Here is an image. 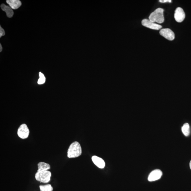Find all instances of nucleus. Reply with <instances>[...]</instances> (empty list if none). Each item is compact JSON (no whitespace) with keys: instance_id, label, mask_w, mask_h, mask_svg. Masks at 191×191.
I'll return each instance as SVG.
<instances>
[{"instance_id":"423d86ee","label":"nucleus","mask_w":191,"mask_h":191,"mask_svg":"<svg viewBox=\"0 0 191 191\" xmlns=\"http://www.w3.org/2000/svg\"><path fill=\"white\" fill-rule=\"evenodd\" d=\"M160 34L169 40H173L175 38L174 32L169 28L161 29L160 31Z\"/></svg>"},{"instance_id":"39448f33","label":"nucleus","mask_w":191,"mask_h":191,"mask_svg":"<svg viewBox=\"0 0 191 191\" xmlns=\"http://www.w3.org/2000/svg\"><path fill=\"white\" fill-rule=\"evenodd\" d=\"M142 24L144 26L154 30H158L162 27L161 25L152 22L148 19H144L142 20Z\"/></svg>"},{"instance_id":"6ab92c4d","label":"nucleus","mask_w":191,"mask_h":191,"mask_svg":"<svg viewBox=\"0 0 191 191\" xmlns=\"http://www.w3.org/2000/svg\"><path fill=\"white\" fill-rule=\"evenodd\" d=\"M190 169L191 170V160L190 161Z\"/></svg>"},{"instance_id":"f257e3e1","label":"nucleus","mask_w":191,"mask_h":191,"mask_svg":"<svg viewBox=\"0 0 191 191\" xmlns=\"http://www.w3.org/2000/svg\"><path fill=\"white\" fill-rule=\"evenodd\" d=\"M82 153L81 146L78 142H75L72 143L68 149L67 157L69 158L80 156Z\"/></svg>"},{"instance_id":"dca6fc26","label":"nucleus","mask_w":191,"mask_h":191,"mask_svg":"<svg viewBox=\"0 0 191 191\" xmlns=\"http://www.w3.org/2000/svg\"><path fill=\"white\" fill-rule=\"evenodd\" d=\"M5 35V32L4 30L1 26H0V38H1L2 36H4Z\"/></svg>"},{"instance_id":"20e7f679","label":"nucleus","mask_w":191,"mask_h":191,"mask_svg":"<svg viewBox=\"0 0 191 191\" xmlns=\"http://www.w3.org/2000/svg\"><path fill=\"white\" fill-rule=\"evenodd\" d=\"M17 134L19 137L21 139H25L28 137L30 131L26 124L21 125L17 130Z\"/></svg>"},{"instance_id":"4468645a","label":"nucleus","mask_w":191,"mask_h":191,"mask_svg":"<svg viewBox=\"0 0 191 191\" xmlns=\"http://www.w3.org/2000/svg\"><path fill=\"white\" fill-rule=\"evenodd\" d=\"M41 191H52L53 188L50 184L44 185V186H40Z\"/></svg>"},{"instance_id":"1a4fd4ad","label":"nucleus","mask_w":191,"mask_h":191,"mask_svg":"<svg viewBox=\"0 0 191 191\" xmlns=\"http://www.w3.org/2000/svg\"><path fill=\"white\" fill-rule=\"evenodd\" d=\"M92 160L94 164L96 165L99 168L101 169L104 168L105 163L104 161L102 158L96 156H94L92 157Z\"/></svg>"},{"instance_id":"6e6552de","label":"nucleus","mask_w":191,"mask_h":191,"mask_svg":"<svg viewBox=\"0 0 191 191\" xmlns=\"http://www.w3.org/2000/svg\"><path fill=\"white\" fill-rule=\"evenodd\" d=\"M163 172L159 169H156L152 171L148 177V180L150 182H152L159 180L162 176Z\"/></svg>"},{"instance_id":"9d476101","label":"nucleus","mask_w":191,"mask_h":191,"mask_svg":"<svg viewBox=\"0 0 191 191\" xmlns=\"http://www.w3.org/2000/svg\"><path fill=\"white\" fill-rule=\"evenodd\" d=\"M6 1L10 7L13 9H18L22 5L21 1L19 0H7Z\"/></svg>"},{"instance_id":"a211bd4d","label":"nucleus","mask_w":191,"mask_h":191,"mask_svg":"<svg viewBox=\"0 0 191 191\" xmlns=\"http://www.w3.org/2000/svg\"><path fill=\"white\" fill-rule=\"evenodd\" d=\"M3 48L2 47L1 44H0V52H1L2 51Z\"/></svg>"},{"instance_id":"f3484780","label":"nucleus","mask_w":191,"mask_h":191,"mask_svg":"<svg viewBox=\"0 0 191 191\" xmlns=\"http://www.w3.org/2000/svg\"><path fill=\"white\" fill-rule=\"evenodd\" d=\"M159 1L163 3L166 2L171 3V2H172V1H171V0H160Z\"/></svg>"},{"instance_id":"f03ea898","label":"nucleus","mask_w":191,"mask_h":191,"mask_svg":"<svg viewBox=\"0 0 191 191\" xmlns=\"http://www.w3.org/2000/svg\"><path fill=\"white\" fill-rule=\"evenodd\" d=\"M164 10L161 8L156 9L150 14L149 17V20L153 22H157L162 23L164 22V17L163 15Z\"/></svg>"},{"instance_id":"ddd939ff","label":"nucleus","mask_w":191,"mask_h":191,"mask_svg":"<svg viewBox=\"0 0 191 191\" xmlns=\"http://www.w3.org/2000/svg\"><path fill=\"white\" fill-rule=\"evenodd\" d=\"M182 131L184 135L188 136L190 134V126L187 123L184 124L182 128Z\"/></svg>"},{"instance_id":"2eb2a0df","label":"nucleus","mask_w":191,"mask_h":191,"mask_svg":"<svg viewBox=\"0 0 191 191\" xmlns=\"http://www.w3.org/2000/svg\"><path fill=\"white\" fill-rule=\"evenodd\" d=\"M39 75H40V78L38 80V84L40 85L43 84L45 83L46 78L43 74L41 72H40V73H39Z\"/></svg>"},{"instance_id":"7ed1b4c3","label":"nucleus","mask_w":191,"mask_h":191,"mask_svg":"<svg viewBox=\"0 0 191 191\" xmlns=\"http://www.w3.org/2000/svg\"><path fill=\"white\" fill-rule=\"evenodd\" d=\"M51 176V173L48 170L38 171L35 174V177L36 180L39 182L43 183H47L50 181Z\"/></svg>"},{"instance_id":"f8f14e48","label":"nucleus","mask_w":191,"mask_h":191,"mask_svg":"<svg viewBox=\"0 0 191 191\" xmlns=\"http://www.w3.org/2000/svg\"><path fill=\"white\" fill-rule=\"evenodd\" d=\"M38 171H48L50 169V166L49 164L43 162H40L38 164Z\"/></svg>"},{"instance_id":"0eeeda50","label":"nucleus","mask_w":191,"mask_h":191,"mask_svg":"<svg viewBox=\"0 0 191 191\" xmlns=\"http://www.w3.org/2000/svg\"><path fill=\"white\" fill-rule=\"evenodd\" d=\"M186 15L184 10L180 7H177L175 11L174 17L178 22H181L184 20Z\"/></svg>"},{"instance_id":"9b49d317","label":"nucleus","mask_w":191,"mask_h":191,"mask_svg":"<svg viewBox=\"0 0 191 191\" xmlns=\"http://www.w3.org/2000/svg\"><path fill=\"white\" fill-rule=\"evenodd\" d=\"M2 10L3 11H4L6 13L7 17L9 18H11L13 16V9L8 6L4 4H2L1 6Z\"/></svg>"}]
</instances>
